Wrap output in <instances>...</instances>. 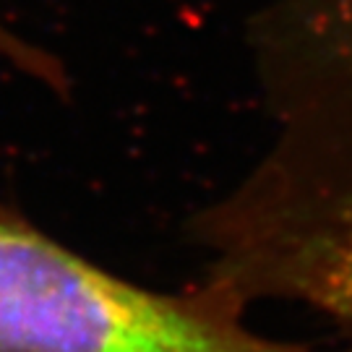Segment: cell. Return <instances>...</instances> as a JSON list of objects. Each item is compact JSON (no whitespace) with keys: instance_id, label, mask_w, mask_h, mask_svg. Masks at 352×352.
<instances>
[{"instance_id":"cell-1","label":"cell","mask_w":352,"mask_h":352,"mask_svg":"<svg viewBox=\"0 0 352 352\" xmlns=\"http://www.w3.org/2000/svg\"><path fill=\"white\" fill-rule=\"evenodd\" d=\"M269 139L186 219L196 285L251 314L282 302L352 347V0H277L251 29Z\"/></svg>"},{"instance_id":"cell-2","label":"cell","mask_w":352,"mask_h":352,"mask_svg":"<svg viewBox=\"0 0 352 352\" xmlns=\"http://www.w3.org/2000/svg\"><path fill=\"white\" fill-rule=\"evenodd\" d=\"M0 352H352L261 334L201 285L120 277L0 199Z\"/></svg>"},{"instance_id":"cell-3","label":"cell","mask_w":352,"mask_h":352,"mask_svg":"<svg viewBox=\"0 0 352 352\" xmlns=\"http://www.w3.org/2000/svg\"><path fill=\"white\" fill-rule=\"evenodd\" d=\"M0 60L11 63L16 71H21L29 78L39 81L42 87L52 89L60 97H65L68 89H71L65 65L52 52H47L45 47L34 45V42H29V39L19 37L3 21H0Z\"/></svg>"}]
</instances>
